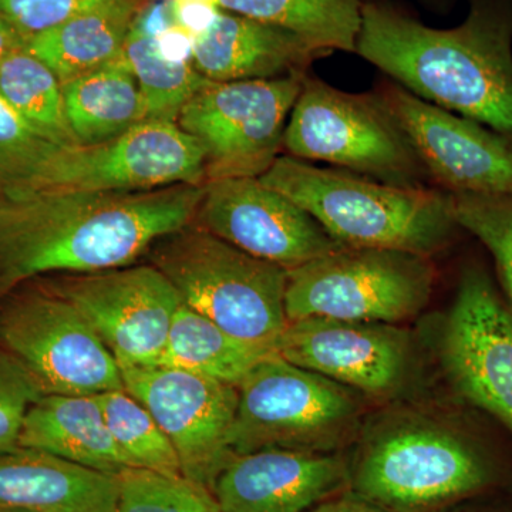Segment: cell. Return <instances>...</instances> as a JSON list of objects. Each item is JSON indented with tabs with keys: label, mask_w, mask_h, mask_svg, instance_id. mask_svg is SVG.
<instances>
[{
	"label": "cell",
	"mask_w": 512,
	"mask_h": 512,
	"mask_svg": "<svg viewBox=\"0 0 512 512\" xmlns=\"http://www.w3.org/2000/svg\"><path fill=\"white\" fill-rule=\"evenodd\" d=\"M441 357L457 392L512 433V313L477 269L467 271L458 286Z\"/></svg>",
	"instance_id": "15"
},
{
	"label": "cell",
	"mask_w": 512,
	"mask_h": 512,
	"mask_svg": "<svg viewBox=\"0 0 512 512\" xmlns=\"http://www.w3.org/2000/svg\"><path fill=\"white\" fill-rule=\"evenodd\" d=\"M202 187L192 222L255 258L292 269L343 248L308 212L259 178Z\"/></svg>",
	"instance_id": "14"
},
{
	"label": "cell",
	"mask_w": 512,
	"mask_h": 512,
	"mask_svg": "<svg viewBox=\"0 0 512 512\" xmlns=\"http://www.w3.org/2000/svg\"><path fill=\"white\" fill-rule=\"evenodd\" d=\"M433 284L427 256L343 247L286 269V318L393 325L423 311Z\"/></svg>",
	"instance_id": "7"
},
{
	"label": "cell",
	"mask_w": 512,
	"mask_h": 512,
	"mask_svg": "<svg viewBox=\"0 0 512 512\" xmlns=\"http://www.w3.org/2000/svg\"><path fill=\"white\" fill-rule=\"evenodd\" d=\"M0 512H29V511L20 510V508H15V507H6V505H0Z\"/></svg>",
	"instance_id": "37"
},
{
	"label": "cell",
	"mask_w": 512,
	"mask_h": 512,
	"mask_svg": "<svg viewBox=\"0 0 512 512\" xmlns=\"http://www.w3.org/2000/svg\"><path fill=\"white\" fill-rule=\"evenodd\" d=\"M306 73L269 80L211 82L185 103L177 124L205 156V183L259 178L278 158Z\"/></svg>",
	"instance_id": "10"
},
{
	"label": "cell",
	"mask_w": 512,
	"mask_h": 512,
	"mask_svg": "<svg viewBox=\"0 0 512 512\" xmlns=\"http://www.w3.org/2000/svg\"><path fill=\"white\" fill-rule=\"evenodd\" d=\"M326 55L296 33L237 13H218L210 28L192 37V64L211 82L306 73L313 60Z\"/></svg>",
	"instance_id": "19"
},
{
	"label": "cell",
	"mask_w": 512,
	"mask_h": 512,
	"mask_svg": "<svg viewBox=\"0 0 512 512\" xmlns=\"http://www.w3.org/2000/svg\"><path fill=\"white\" fill-rule=\"evenodd\" d=\"M43 394L28 369L0 348V456L20 448V431L26 413Z\"/></svg>",
	"instance_id": "32"
},
{
	"label": "cell",
	"mask_w": 512,
	"mask_h": 512,
	"mask_svg": "<svg viewBox=\"0 0 512 512\" xmlns=\"http://www.w3.org/2000/svg\"><path fill=\"white\" fill-rule=\"evenodd\" d=\"M144 259L163 272L188 308L235 338L276 350L288 325L285 268L194 222L158 239Z\"/></svg>",
	"instance_id": "4"
},
{
	"label": "cell",
	"mask_w": 512,
	"mask_h": 512,
	"mask_svg": "<svg viewBox=\"0 0 512 512\" xmlns=\"http://www.w3.org/2000/svg\"><path fill=\"white\" fill-rule=\"evenodd\" d=\"M274 355L275 349L235 338L181 303L157 365L177 367L238 387L255 366Z\"/></svg>",
	"instance_id": "24"
},
{
	"label": "cell",
	"mask_w": 512,
	"mask_h": 512,
	"mask_svg": "<svg viewBox=\"0 0 512 512\" xmlns=\"http://www.w3.org/2000/svg\"><path fill=\"white\" fill-rule=\"evenodd\" d=\"M67 117L80 146H96L146 121L143 99L123 55L63 83Z\"/></svg>",
	"instance_id": "23"
},
{
	"label": "cell",
	"mask_w": 512,
	"mask_h": 512,
	"mask_svg": "<svg viewBox=\"0 0 512 512\" xmlns=\"http://www.w3.org/2000/svg\"><path fill=\"white\" fill-rule=\"evenodd\" d=\"M23 45H25V40L10 26L6 25L3 20H0V62L10 55L13 50L19 49Z\"/></svg>",
	"instance_id": "36"
},
{
	"label": "cell",
	"mask_w": 512,
	"mask_h": 512,
	"mask_svg": "<svg viewBox=\"0 0 512 512\" xmlns=\"http://www.w3.org/2000/svg\"><path fill=\"white\" fill-rule=\"evenodd\" d=\"M451 194V192H450ZM454 220L483 242L493 256L512 308V205L510 197L451 194ZM512 313V309H511Z\"/></svg>",
	"instance_id": "31"
},
{
	"label": "cell",
	"mask_w": 512,
	"mask_h": 512,
	"mask_svg": "<svg viewBox=\"0 0 512 512\" xmlns=\"http://www.w3.org/2000/svg\"><path fill=\"white\" fill-rule=\"evenodd\" d=\"M349 480L338 456L271 448L232 457L211 491L224 512H308Z\"/></svg>",
	"instance_id": "18"
},
{
	"label": "cell",
	"mask_w": 512,
	"mask_h": 512,
	"mask_svg": "<svg viewBox=\"0 0 512 512\" xmlns=\"http://www.w3.org/2000/svg\"><path fill=\"white\" fill-rule=\"evenodd\" d=\"M276 353L352 389L386 396L406 376L410 342L389 323L306 318L288 322Z\"/></svg>",
	"instance_id": "17"
},
{
	"label": "cell",
	"mask_w": 512,
	"mask_h": 512,
	"mask_svg": "<svg viewBox=\"0 0 512 512\" xmlns=\"http://www.w3.org/2000/svg\"><path fill=\"white\" fill-rule=\"evenodd\" d=\"M97 397L110 434L131 467L170 476L183 474L173 443L133 394L121 387Z\"/></svg>",
	"instance_id": "28"
},
{
	"label": "cell",
	"mask_w": 512,
	"mask_h": 512,
	"mask_svg": "<svg viewBox=\"0 0 512 512\" xmlns=\"http://www.w3.org/2000/svg\"><path fill=\"white\" fill-rule=\"evenodd\" d=\"M60 146L26 123L0 97V198L36 194Z\"/></svg>",
	"instance_id": "29"
},
{
	"label": "cell",
	"mask_w": 512,
	"mask_h": 512,
	"mask_svg": "<svg viewBox=\"0 0 512 512\" xmlns=\"http://www.w3.org/2000/svg\"><path fill=\"white\" fill-rule=\"evenodd\" d=\"M202 192V185L175 184L0 200V298L43 275L136 264L158 239L194 221Z\"/></svg>",
	"instance_id": "1"
},
{
	"label": "cell",
	"mask_w": 512,
	"mask_h": 512,
	"mask_svg": "<svg viewBox=\"0 0 512 512\" xmlns=\"http://www.w3.org/2000/svg\"><path fill=\"white\" fill-rule=\"evenodd\" d=\"M42 282L82 313L120 369L157 365L183 303L163 272L148 262Z\"/></svg>",
	"instance_id": "11"
},
{
	"label": "cell",
	"mask_w": 512,
	"mask_h": 512,
	"mask_svg": "<svg viewBox=\"0 0 512 512\" xmlns=\"http://www.w3.org/2000/svg\"><path fill=\"white\" fill-rule=\"evenodd\" d=\"M204 170V151L195 138L173 121L147 120L106 143L60 148L39 192L204 185Z\"/></svg>",
	"instance_id": "12"
},
{
	"label": "cell",
	"mask_w": 512,
	"mask_h": 512,
	"mask_svg": "<svg viewBox=\"0 0 512 512\" xmlns=\"http://www.w3.org/2000/svg\"><path fill=\"white\" fill-rule=\"evenodd\" d=\"M494 480L487 457L456 431L406 423L370 440L350 470L353 493L390 512H436Z\"/></svg>",
	"instance_id": "6"
},
{
	"label": "cell",
	"mask_w": 512,
	"mask_h": 512,
	"mask_svg": "<svg viewBox=\"0 0 512 512\" xmlns=\"http://www.w3.org/2000/svg\"><path fill=\"white\" fill-rule=\"evenodd\" d=\"M356 53L419 99L476 121L512 146V0H473L453 29L363 3Z\"/></svg>",
	"instance_id": "2"
},
{
	"label": "cell",
	"mask_w": 512,
	"mask_h": 512,
	"mask_svg": "<svg viewBox=\"0 0 512 512\" xmlns=\"http://www.w3.org/2000/svg\"><path fill=\"white\" fill-rule=\"evenodd\" d=\"M380 96L427 173L451 194L512 197V146L503 137L402 87Z\"/></svg>",
	"instance_id": "16"
},
{
	"label": "cell",
	"mask_w": 512,
	"mask_h": 512,
	"mask_svg": "<svg viewBox=\"0 0 512 512\" xmlns=\"http://www.w3.org/2000/svg\"><path fill=\"white\" fill-rule=\"evenodd\" d=\"M121 55L136 77L146 121L177 123L185 103L208 82L192 62L165 57L157 45L156 36L141 25L140 16Z\"/></svg>",
	"instance_id": "27"
},
{
	"label": "cell",
	"mask_w": 512,
	"mask_h": 512,
	"mask_svg": "<svg viewBox=\"0 0 512 512\" xmlns=\"http://www.w3.org/2000/svg\"><path fill=\"white\" fill-rule=\"evenodd\" d=\"M116 512H224L210 488L146 468L121 471Z\"/></svg>",
	"instance_id": "30"
},
{
	"label": "cell",
	"mask_w": 512,
	"mask_h": 512,
	"mask_svg": "<svg viewBox=\"0 0 512 512\" xmlns=\"http://www.w3.org/2000/svg\"><path fill=\"white\" fill-rule=\"evenodd\" d=\"M128 0H0V20L23 40L90 10Z\"/></svg>",
	"instance_id": "33"
},
{
	"label": "cell",
	"mask_w": 512,
	"mask_h": 512,
	"mask_svg": "<svg viewBox=\"0 0 512 512\" xmlns=\"http://www.w3.org/2000/svg\"><path fill=\"white\" fill-rule=\"evenodd\" d=\"M221 9L279 26L332 53H356L362 0H218Z\"/></svg>",
	"instance_id": "25"
},
{
	"label": "cell",
	"mask_w": 512,
	"mask_h": 512,
	"mask_svg": "<svg viewBox=\"0 0 512 512\" xmlns=\"http://www.w3.org/2000/svg\"><path fill=\"white\" fill-rule=\"evenodd\" d=\"M0 200H2V198H0Z\"/></svg>",
	"instance_id": "40"
},
{
	"label": "cell",
	"mask_w": 512,
	"mask_h": 512,
	"mask_svg": "<svg viewBox=\"0 0 512 512\" xmlns=\"http://www.w3.org/2000/svg\"><path fill=\"white\" fill-rule=\"evenodd\" d=\"M202 2H210V3H214V5H217L218 6V0H202ZM221 9V8H220Z\"/></svg>",
	"instance_id": "38"
},
{
	"label": "cell",
	"mask_w": 512,
	"mask_h": 512,
	"mask_svg": "<svg viewBox=\"0 0 512 512\" xmlns=\"http://www.w3.org/2000/svg\"><path fill=\"white\" fill-rule=\"evenodd\" d=\"M282 148L397 187H424L429 175L382 96L350 94L305 77Z\"/></svg>",
	"instance_id": "5"
},
{
	"label": "cell",
	"mask_w": 512,
	"mask_h": 512,
	"mask_svg": "<svg viewBox=\"0 0 512 512\" xmlns=\"http://www.w3.org/2000/svg\"><path fill=\"white\" fill-rule=\"evenodd\" d=\"M0 97L47 140L80 146L67 117L62 82L25 45L0 62Z\"/></svg>",
	"instance_id": "26"
},
{
	"label": "cell",
	"mask_w": 512,
	"mask_h": 512,
	"mask_svg": "<svg viewBox=\"0 0 512 512\" xmlns=\"http://www.w3.org/2000/svg\"><path fill=\"white\" fill-rule=\"evenodd\" d=\"M359 407L343 384L276 355L238 384L232 456L259 450L328 453L353 433Z\"/></svg>",
	"instance_id": "8"
},
{
	"label": "cell",
	"mask_w": 512,
	"mask_h": 512,
	"mask_svg": "<svg viewBox=\"0 0 512 512\" xmlns=\"http://www.w3.org/2000/svg\"><path fill=\"white\" fill-rule=\"evenodd\" d=\"M510 200H511V205H512V197H510Z\"/></svg>",
	"instance_id": "39"
},
{
	"label": "cell",
	"mask_w": 512,
	"mask_h": 512,
	"mask_svg": "<svg viewBox=\"0 0 512 512\" xmlns=\"http://www.w3.org/2000/svg\"><path fill=\"white\" fill-rule=\"evenodd\" d=\"M19 447L107 474L131 468L111 436L97 394H43L30 406Z\"/></svg>",
	"instance_id": "21"
},
{
	"label": "cell",
	"mask_w": 512,
	"mask_h": 512,
	"mask_svg": "<svg viewBox=\"0 0 512 512\" xmlns=\"http://www.w3.org/2000/svg\"><path fill=\"white\" fill-rule=\"evenodd\" d=\"M0 348L35 377L45 394L121 389V369L82 313L47 288L26 282L0 298Z\"/></svg>",
	"instance_id": "9"
},
{
	"label": "cell",
	"mask_w": 512,
	"mask_h": 512,
	"mask_svg": "<svg viewBox=\"0 0 512 512\" xmlns=\"http://www.w3.org/2000/svg\"><path fill=\"white\" fill-rule=\"evenodd\" d=\"M119 474L18 448L0 456V505L29 512H116Z\"/></svg>",
	"instance_id": "20"
},
{
	"label": "cell",
	"mask_w": 512,
	"mask_h": 512,
	"mask_svg": "<svg viewBox=\"0 0 512 512\" xmlns=\"http://www.w3.org/2000/svg\"><path fill=\"white\" fill-rule=\"evenodd\" d=\"M124 389L143 404L177 451L184 477L210 488L231 460L238 387L170 366L121 369Z\"/></svg>",
	"instance_id": "13"
},
{
	"label": "cell",
	"mask_w": 512,
	"mask_h": 512,
	"mask_svg": "<svg viewBox=\"0 0 512 512\" xmlns=\"http://www.w3.org/2000/svg\"><path fill=\"white\" fill-rule=\"evenodd\" d=\"M308 512H390L355 493L333 495Z\"/></svg>",
	"instance_id": "35"
},
{
	"label": "cell",
	"mask_w": 512,
	"mask_h": 512,
	"mask_svg": "<svg viewBox=\"0 0 512 512\" xmlns=\"http://www.w3.org/2000/svg\"><path fill=\"white\" fill-rule=\"evenodd\" d=\"M220 12V6L202 0H171L170 3L171 22L192 37L210 28Z\"/></svg>",
	"instance_id": "34"
},
{
	"label": "cell",
	"mask_w": 512,
	"mask_h": 512,
	"mask_svg": "<svg viewBox=\"0 0 512 512\" xmlns=\"http://www.w3.org/2000/svg\"><path fill=\"white\" fill-rule=\"evenodd\" d=\"M151 0H128L60 23L26 40L25 47L66 83L117 59L138 16Z\"/></svg>",
	"instance_id": "22"
},
{
	"label": "cell",
	"mask_w": 512,
	"mask_h": 512,
	"mask_svg": "<svg viewBox=\"0 0 512 512\" xmlns=\"http://www.w3.org/2000/svg\"><path fill=\"white\" fill-rule=\"evenodd\" d=\"M259 180L298 204L343 247L429 258L458 227L451 194L424 187H397L291 156L276 158Z\"/></svg>",
	"instance_id": "3"
}]
</instances>
